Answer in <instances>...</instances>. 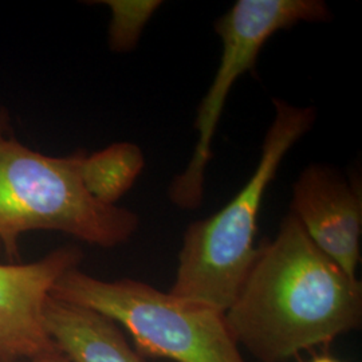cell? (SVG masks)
I'll list each match as a JSON object with an SVG mask.
<instances>
[{
    "instance_id": "1",
    "label": "cell",
    "mask_w": 362,
    "mask_h": 362,
    "mask_svg": "<svg viewBox=\"0 0 362 362\" xmlns=\"http://www.w3.org/2000/svg\"><path fill=\"white\" fill-rule=\"evenodd\" d=\"M224 320L260 362H286L360 327L362 286L310 240L293 214L257 250Z\"/></svg>"
},
{
    "instance_id": "2",
    "label": "cell",
    "mask_w": 362,
    "mask_h": 362,
    "mask_svg": "<svg viewBox=\"0 0 362 362\" xmlns=\"http://www.w3.org/2000/svg\"><path fill=\"white\" fill-rule=\"evenodd\" d=\"M83 151L49 156L18 141L8 112L0 106V245L21 259L19 240L34 231L66 233L93 246L124 245L140 219L127 208L106 206L86 191Z\"/></svg>"
},
{
    "instance_id": "3",
    "label": "cell",
    "mask_w": 362,
    "mask_h": 362,
    "mask_svg": "<svg viewBox=\"0 0 362 362\" xmlns=\"http://www.w3.org/2000/svg\"><path fill=\"white\" fill-rule=\"evenodd\" d=\"M274 110L258 165L245 187L227 206L189 224L184 233L170 294L223 314L238 297L257 257L255 235L267 187L287 152L313 128L317 117L311 106L276 98Z\"/></svg>"
},
{
    "instance_id": "4",
    "label": "cell",
    "mask_w": 362,
    "mask_h": 362,
    "mask_svg": "<svg viewBox=\"0 0 362 362\" xmlns=\"http://www.w3.org/2000/svg\"><path fill=\"white\" fill-rule=\"evenodd\" d=\"M52 297L104 314L133 337L139 353L175 362H246L224 314L134 279L64 274Z\"/></svg>"
},
{
    "instance_id": "5",
    "label": "cell",
    "mask_w": 362,
    "mask_h": 362,
    "mask_svg": "<svg viewBox=\"0 0 362 362\" xmlns=\"http://www.w3.org/2000/svg\"><path fill=\"white\" fill-rule=\"evenodd\" d=\"M330 18L329 7L321 0H238L215 22V31L223 43L221 59L197 109L194 155L184 172L169 185V200L176 207L192 211L202 206L212 140L226 100L235 81L255 67L266 42L278 31L298 23L326 22Z\"/></svg>"
},
{
    "instance_id": "6",
    "label": "cell",
    "mask_w": 362,
    "mask_h": 362,
    "mask_svg": "<svg viewBox=\"0 0 362 362\" xmlns=\"http://www.w3.org/2000/svg\"><path fill=\"white\" fill-rule=\"evenodd\" d=\"M82 260L61 247L30 263H0V362H19L58 349L45 326V308L59 278Z\"/></svg>"
},
{
    "instance_id": "7",
    "label": "cell",
    "mask_w": 362,
    "mask_h": 362,
    "mask_svg": "<svg viewBox=\"0 0 362 362\" xmlns=\"http://www.w3.org/2000/svg\"><path fill=\"white\" fill-rule=\"evenodd\" d=\"M311 242L350 278L361 260L362 196L338 170L314 164L293 187L291 211Z\"/></svg>"
},
{
    "instance_id": "8",
    "label": "cell",
    "mask_w": 362,
    "mask_h": 362,
    "mask_svg": "<svg viewBox=\"0 0 362 362\" xmlns=\"http://www.w3.org/2000/svg\"><path fill=\"white\" fill-rule=\"evenodd\" d=\"M45 326L55 346L73 362H146L115 321L88 308L50 297Z\"/></svg>"
},
{
    "instance_id": "9",
    "label": "cell",
    "mask_w": 362,
    "mask_h": 362,
    "mask_svg": "<svg viewBox=\"0 0 362 362\" xmlns=\"http://www.w3.org/2000/svg\"><path fill=\"white\" fill-rule=\"evenodd\" d=\"M145 167L143 151L132 143H116L85 155L81 176L86 191L97 202L117 206Z\"/></svg>"
},
{
    "instance_id": "10",
    "label": "cell",
    "mask_w": 362,
    "mask_h": 362,
    "mask_svg": "<svg viewBox=\"0 0 362 362\" xmlns=\"http://www.w3.org/2000/svg\"><path fill=\"white\" fill-rule=\"evenodd\" d=\"M112 13L109 47L117 52H132L141 38L144 28L161 7L160 0H105Z\"/></svg>"
},
{
    "instance_id": "11",
    "label": "cell",
    "mask_w": 362,
    "mask_h": 362,
    "mask_svg": "<svg viewBox=\"0 0 362 362\" xmlns=\"http://www.w3.org/2000/svg\"><path fill=\"white\" fill-rule=\"evenodd\" d=\"M19 362H73L66 354H64L59 349L52 350L49 353L40 354L34 358H28Z\"/></svg>"
},
{
    "instance_id": "12",
    "label": "cell",
    "mask_w": 362,
    "mask_h": 362,
    "mask_svg": "<svg viewBox=\"0 0 362 362\" xmlns=\"http://www.w3.org/2000/svg\"><path fill=\"white\" fill-rule=\"evenodd\" d=\"M311 362H339L334 360V358H330L327 356H322V357H315Z\"/></svg>"
}]
</instances>
